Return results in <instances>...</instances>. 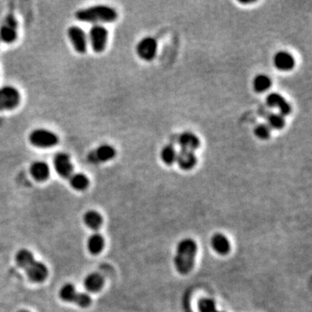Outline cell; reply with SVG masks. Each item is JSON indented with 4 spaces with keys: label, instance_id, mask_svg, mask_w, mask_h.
I'll list each match as a JSON object with an SVG mask.
<instances>
[{
    "label": "cell",
    "instance_id": "29",
    "mask_svg": "<svg viewBox=\"0 0 312 312\" xmlns=\"http://www.w3.org/2000/svg\"><path fill=\"white\" fill-rule=\"evenodd\" d=\"M218 312H219V311H218Z\"/></svg>",
    "mask_w": 312,
    "mask_h": 312
},
{
    "label": "cell",
    "instance_id": "16",
    "mask_svg": "<svg viewBox=\"0 0 312 312\" xmlns=\"http://www.w3.org/2000/svg\"><path fill=\"white\" fill-rule=\"evenodd\" d=\"M176 162L179 166V169L185 171H188L196 166V155L193 151L180 149L179 152H177Z\"/></svg>",
    "mask_w": 312,
    "mask_h": 312
},
{
    "label": "cell",
    "instance_id": "20",
    "mask_svg": "<svg viewBox=\"0 0 312 312\" xmlns=\"http://www.w3.org/2000/svg\"><path fill=\"white\" fill-rule=\"evenodd\" d=\"M104 246H105V240L100 233L95 232L89 238L87 246H88L89 252L91 254H94V255L99 254L104 248Z\"/></svg>",
    "mask_w": 312,
    "mask_h": 312
},
{
    "label": "cell",
    "instance_id": "28",
    "mask_svg": "<svg viewBox=\"0 0 312 312\" xmlns=\"http://www.w3.org/2000/svg\"><path fill=\"white\" fill-rule=\"evenodd\" d=\"M18 312H30L28 311H25V310H21V311H19Z\"/></svg>",
    "mask_w": 312,
    "mask_h": 312
},
{
    "label": "cell",
    "instance_id": "2",
    "mask_svg": "<svg viewBox=\"0 0 312 312\" xmlns=\"http://www.w3.org/2000/svg\"><path fill=\"white\" fill-rule=\"evenodd\" d=\"M15 260L18 267L25 270L29 279L33 283H42L48 277V268L43 262L36 260L31 251L19 250Z\"/></svg>",
    "mask_w": 312,
    "mask_h": 312
},
{
    "label": "cell",
    "instance_id": "30",
    "mask_svg": "<svg viewBox=\"0 0 312 312\" xmlns=\"http://www.w3.org/2000/svg\"><path fill=\"white\" fill-rule=\"evenodd\" d=\"M0 44H1V42H0Z\"/></svg>",
    "mask_w": 312,
    "mask_h": 312
},
{
    "label": "cell",
    "instance_id": "25",
    "mask_svg": "<svg viewBox=\"0 0 312 312\" xmlns=\"http://www.w3.org/2000/svg\"><path fill=\"white\" fill-rule=\"evenodd\" d=\"M267 125L270 129L273 130H282L285 126V119L280 114L272 113L267 117Z\"/></svg>",
    "mask_w": 312,
    "mask_h": 312
},
{
    "label": "cell",
    "instance_id": "21",
    "mask_svg": "<svg viewBox=\"0 0 312 312\" xmlns=\"http://www.w3.org/2000/svg\"><path fill=\"white\" fill-rule=\"evenodd\" d=\"M104 284V279L98 273H91L88 275L85 279V286L90 292H97Z\"/></svg>",
    "mask_w": 312,
    "mask_h": 312
},
{
    "label": "cell",
    "instance_id": "24",
    "mask_svg": "<svg viewBox=\"0 0 312 312\" xmlns=\"http://www.w3.org/2000/svg\"><path fill=\"white\" fill-rule=\"evenodd\" d=\"M176 157H177V151L171 145H167L162 148L161 152V158L166 165H173L175 162H176Z\"/></svg>",
    "mask_w": 312,
    "mask_h": 312
},
{
    "label": "cell",
    "instance_id": "11",
    "mask_svg": "<svg viewBox=\"0 0 312 312\" xmlns=\"http://www.w3.org/2000/svg\"><path fill=\"white\" fill-rule=\"evenodd\" d=\"M53 167L56 174L63 179H68L74 174V166L70 154L58 152L53 157Z\"/></svg>",
    "mask_w": 312,
    "mask_h": 312
},
{
    "label": "cell",
    "instance_id": "12",
    "mask_svg": "<svg viewBox=\"0 0 312 312\" xmlns=\"http://www.w3.org/2000/svg\"><path fill=\"white\" fill-rule=\"evenodd\" d=\"M158 49L157 41L152 37H146L137 44V56L144 61H151L154 59Z\"/></svg>",
    "mask_w": 312,
    "mask_h": 312
},
{
    "label": "cell",
    "instance_id": "23",
    "mask_svg": "<svg viewBox=\"0 0 312 312\" xmlns=\"http://www.w3.org/2000/svg\"><path fill=\"white\" fill-rule=\"evenodd\" d=\"M271 85H272L271 79L264 74L258 75L253 80V89L258 93H264L267 91L271 87Z\"/></svg>",
    "mask_w": 312,
    "mask_h": 312
},
{
    "label": "cell",
    "instance_id": "4",
    "mask_svg": "<svg viewBox=\"0 0 312 312\" xmlns=\"http://www.w3.org/2000/svg\"><path fill=\"white\" fill-rule=\"evenodd\" d=\"M29 142L38 148H51L59 143L60 138L52 130L39 128L32 130L28 136Z\"/></svg>",
    "mask_w": 312,
    "mask_h": 312
},
{
    "label": "cell",
    "instance_id": "6",
    "mask_svg": "<svg viewBox=\"0 0 312 312\" xmlns=\"http://www.w3.org/2000/svg\"><path fill=\"white\" fill-rule=\"evenodd\" d=\"M59 296L63 301L73 303L82 308H87L92 303L91 298L87 293L79 292L71 284H64L60 289Z\"/></svg>",
    "mask_w": 312,
    "mask_h": 312
},
{
    "label": "cell",
    "instance_id": "10",
    "mask_svg": "<svg viewBox=\"0 0 312 312\" xmlns=\"http://www.w3.org/2000/svg\"><path fill=\"white\" fill-rule=\"evenodd\" d=\"M18 38V24L13 15H8L0 25V42L11 45Z\"/></svg>",
    "mask_w": 312,
    "mask_h": 312
},
{
    "label": "cell",
    "instance_id": "5",
    "mask_svg": "<svg viewBox=\"0 0 312 312\" xmlns=\"http://www.w3.org/2000/svg\"><path fill=\"white\" fill-rule=\"evenodd\" d=\"M21 102V94L12 85L0 87V112L17 109Z\"/></svg>",
    "mask_w": 312,
    "mask_h": 312
},
{
    "label": "cell",
    "instance_id": "14",
    "mask_svg": "<svg viewBox=\"0 0 312 312\" xmlns=\"http://www.w3.org/2000/svg\"><path fill=\"white\" fill-rule=\"evenodd\" d=\"M29 170L32 178L39 182L45 181L49 179L50 176L49 166L44 161H35L32 162Z\"/></svg>",
    "mask_w": 312,
    "mask_h": 312
},
{
    "label": "cell",
    "instance_id": "19",
    "mask_svg": "<svg viewBox=\"0 0 312 312\" xmlns=\"http://www.w3.org/2000/svg\"><path fill=\"white\" fill-rule=\"evenodd\" d=\"M69 183L73 189L85 191L89 186V179L88 176L83 173H74L69 178Z\"/></svg>",
    "mask_w": 312,
    "mask_h": 312
},
{
    "label": "cell",
    "instance_id": "7",
    "mask_svg": "<svg viewBox=\"0 0 312 312\" xmlns=\"http://www.w3.org/2000/svg\"><path fill=\"white\" fill-rule=\"evenodd\" d=\"M109 40V31L102 25H92L89 32L88 41L95 53H102L106 49Z\"/></svg>",
    "mask_w": 312,
    "mask_h": 312
},
{
    "label": "cell",
    "instance_id": "26",
    "mask_svg": "<svg viewBox=\"0 0 312 312\" xmlns=\"http://www.w3.org/2000/svg\"><path fill=\"white\" fill-rule=\"evenodd\" d=\"M199 312H218L216 303L212 298H202L198 303Z\"/></svg>",
    "mask_w": 312,
    "mask_h": 312
},
{
    "label": "cell",
    "instance_id": "27",
    "mask_svg": "<svg viewBox=\"0 0 312 312\" xmlns=\"http://www.w3.org/2000/svg\"><path fill=\"white\" fill-rule=\"evenodd\" d=\"M254 134L260 140H267L270 136V129L266 123H261L255 128Z\"/></svg>",
    "mask_w": 312,
    "mask_h": 312
},
{
    "label": "cell",
    "instance_id": "8",
    "mask_svg": "<svg viewBox=\"0 0 312 312\" xmlns=\"http://www.w3.org/2000/svg\"><path fill=\"white\" fill-rule=\"evenodd\" d=\"M116 156V149L109 144H102L89 152L86 160L93 165L102 164L112 161Z\"/></svg>",
    "mask_w": 312,
    "mask_h": 312
},
{
    "label": "cell",
    "instance_id": "13",
    "mask_svg": "<svg viewBox=\"0 0 312 312\" xmlns=\"http://www.w3.org/2000/svg\"><path fill=\"white\" fill-rule=\"evenodd\" d=\"M267 103L270 108H277L279 109V114L284 117L290 115L292 110L290 103L284 99L283 95L278 93H270L267 95Z\"/></svg>",
    "mask_w": 312,
    "mask_h": 312
},
{
    "label": "cell",
    "instance_id": "15",
    "mask_svg": "<svg viewBox=\"0 0 312 312\" xmlns=\"http://www.w3.org/2000/svg\"><path fill=\"white\" fill-rule=\"evenodd\" d=\"M273 63L277 70L281 71H290L295 67V59L291 53L281 50L275 54Z\"/></svg>",
    "mask_w": 312,
    "mask_h": 312
},
{
    "label": "cell",
    "instance_id": "18",
    "mask_svg": "<svg viewBox=\"0 0 312 312\" xmlns=\"http://www.w3.org/2000/svg\"><path fill=\"white\" fill-rule=\"evenodd\" d=\"M211 245L214 252L220 255H226L231 250V244L222 233H215L211 239Z\"/></svg>",
    "mask_w": 312,
    "mask_h": 312
},
{
    "label": "cell",
    "instance_id": "3",
    "mask_svg": "<svg viewBox=\"0 0 312 312\" xmlns=\"http://www.w3.org/2000/svg\"><path fill=\"white\" fill-rule=\"evenodd\" d=\"M197 252L198 246L193 239H184L179 241L174 259L175 267L179 274L186 275L193 270Z\"/></svg>",
    "mask_w": 312,
    "mask_h": 312
},
{
    "label": "cell",
    "instance_id": "1",
    "mask_svg": "<svg viewBox=\"0 0 312 312\" xmlns=\"http://www.w3.org/2000/svg\"><path fill=\"white\" fill-rule=\"evenodd\" d=\"M75 18L78 21L84 23L92 24L93 25H102V24H110L116 21L118 18V13L116 9L109 5L96 4L76 11Z\"/></svg>",
    "mask_w": 312,
    "mask_h": 312
},
{
    "label": "cell",
    "instance_id": "9",
    "mask_svg": "<svg viewBox=\"0 0 312 312\" xmlns=\"http://www.w3.org/2000/svg\"><path fill=\"white\" fill-rule=\"evenodd\" d=\"M67 37L76 52L84 55L88 50V36L77 25H71L67 30Z\"/></svg>",
    "mask_w": 312,
    "mask_h": 312
},
{
    "label": "cell",
    "instance_id": "22",
    "mask_svg": "<svg viewBox=\"0 0 312 312\" xmlns=\"http://www.w3.org/2000/svg\"><path fill=\"white\" fill-rule=\"evenodd\" d=\"M85 223L92 230H97L102 224V217L98 212L95 210L88 211L84 217Z\"/></svg>",
    "mask_w": 312,
    "mask_h": 312
},
{
    "label": "cell",
    "instance_id": "17",
    "mask_svg": "<svg viewBox=\"0 0 312 312\" xmlns=\"http://www.w3.org/2000/svg\"><path fill=\"white\" fill-rule=\"evenodd\" d=\"M178 144L179 147H181V149L193 152L200 147V140L199 137L192 132H184L179 134Z\"/></svg>",
    "mask_w": 312,
    "mask_h": 312
}]
</instances>
